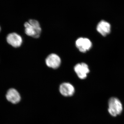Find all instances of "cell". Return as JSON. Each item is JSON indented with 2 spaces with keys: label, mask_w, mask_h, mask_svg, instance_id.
<instances>
[{
  "label": "cell",
  "mask_w": 124,
  "mask_h": 124,
  "mask_svg": "<svg viewBox=\"0 0 124 124\" xmlns=\"http://www.w3.org/2000/svg\"><path fill=\"white\" fill-rule=\"evenodd\" d=\"M74 70L78 77L81 79H85L90 72L88 66L85 63H81L76 64L74 67Z\"/></svg>",
  "instance_id": "obj_4"
},
{
  "label": "cell",
  "mask_w": 124,
  "mask_h": 124,
  "mask_svg": "<svg viewBox=\"0 0 124 124\" xmlns=\"http://www.w3.org/2000/svg\"><path fill=\"white\" fill-rule=\"evenodd\" d=\"M123 110L122 103L117 98L112 97L108 101V112L111 116H116L120 115Z\"/></svg>",
  "instance_id": "obj_2"
},
{
  "label": "cell",
  "mask_w": 124,
  "mask_h": 124,
  "mask_svg": "<svg viewBox=\"0 0 124 124\" xmlns=\"http://www.w3.org/2000/svg\"><path fill=\"white\" fill-rule=\"evenodd\" d=\"M111 29L110 23L104 20L100 21L97 26V31L103 36H106L110 33Z\"/></svg>",
  "instance_id": "obj_8"
},
{
  "label": "cell",
  "mask_w": 124,
  "mask_h": 124,
  "mask_svg": "<svg viewBox=\"0 0 124 124\" xmlns=\"http://www.w3.org/2000/svg\"><path fill=\"white\" fill-rule=\"evenodd\" d=\"M7 42L11 46L17 48L21 46L23 42L22 37L16 33H10L7 37Z\"/></svg>",
  "instance_id": "obj_7"
},
{
  "label": "cell",
  "mask_w": 124,
  "mask_h": 124,
  "mask_svg": "<svg viewBox=\"0 0 124 124\" xmlns=\"http://www.w3.org/2000/svg\"><path fill=\"white\" fill-rule=\"evenodd\" d=\"M46 64L49 67L54 69H57L61 63V59L58 55L51 54L47 56L45 60Z\"/></svg>",
  "instance_id": "obj_6"
},
{
  "label": "cell",
  "mask_w": 124,
  "mask_h": 124,
  "mask_svg": "<svg viewBox=\"0 0 124 124\" xmlns=\"http://www.w3.org/2000/svg\"><path fill=\"white\" fill-rule=\"evenodd\" d=\"M76 46L79 51L81 53H85L91 49L92 43L88 38L80 37L78 38L75 42Z\"/></svg>",
  "instance_id": "obj_3"
},
{
  "label": "cell",
  "mask_w": 124,
  "mask_h": 124,
  "mask_svg": "<svg viewBox=\"0 0 124 124\" xmlns=\"http://www.w3.org/2000/svg\"><path fill=\"white\" fill-rule=\"evenodd\" d=\"M6 98L8 101L14 104L17 103L21 100V97L19 93L14 88L9 90L6 94Z\"/></svg>",
  "instance_id": "obj_9"
},
{
  "label": "cell",
  "mask_w": 124,
  "mask_h": 124,
  "mask_svg": "<svg viewBox=\"0 0 124 124\" xmlns=\"http://www.w3.org/2000/svg\"><path fill=\"white\" fill-rule=\"evenodd\" d=\"M25 32L27 35L37 38L40 36L41 28L39 23L35 19H30L24 23Z\"/></svg>",
  "instance_id": "obj_1"
},
{
  "label": "cell",
  "mask_w": 124,
  "mask_h": 124,
  "mask_svg": "<svg viewBox=\"0 0 124 124\" xmlns=\"http://www.w3.org/2000/svg\"><path fill=\"white\" fill-rule=\"evenodd\" d=\"M59 91L63 97H70L73 96L75 92L74 86L69 82H63L60 85Z\"/></svg>",
  "instance_id": "obj_5"
},
{
  "label": "cell",
  "mask_w": 124,
  "mask_h": 124,
  "mask_svg": "<svg viewBox=\"0 0 124 124\" xmlns=\"http://www.w3.org/2000/svg\"><path fill=\"white\" fill-rule=\"evenodd\" d=\"M1 30V28H0V31Z\"/></svg>",
  "instance_id": "obj_10"
}]
</instances>
